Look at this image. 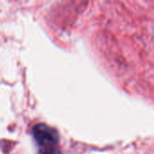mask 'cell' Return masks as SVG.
<instances>
[{
    "instance_id": "obj_1",
    "label": "cell",
    "mask_w": 154,
    "mask_h": 154,
    "mask_svg": "<svg viewBox=\"0 0 154 154\" xmlns=\"http://www.w3.org/2000/svg\"><path fill=\"white\" fill-rule=\"evenodd\" d=\"M32 136L38 146L39 154H61L58 133L52 127L38 124L32 128Z\"/></svg>"
}]
</instances>
